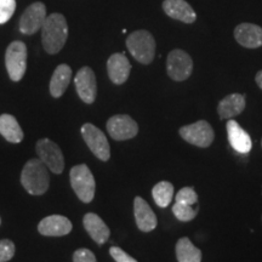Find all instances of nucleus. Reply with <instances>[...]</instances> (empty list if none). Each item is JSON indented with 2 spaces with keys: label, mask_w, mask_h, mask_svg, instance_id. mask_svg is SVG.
Segmentation results:
<instances>
[{
  "label": "nucleus",
  "mask_w": 262,
  "mask_h": 262,
  "mask_svg": "<svg viewBox=\"0 0 262 262\" xmlns=\"http://www.w3.org/2000/svg\"><path fill=\"white\" fill-rule=\"evenodd\" d=\"M40 31L44 50L50 55L58 54L68 38V25L64 16L56 12L49 15Z\"/></svg>",
  "instance_id": "1"
},
{
  "label": "nucleus",
  "mask_w": 262,
  "mask_h": 262,
  "mask_svg": "<svg viewBox=\"0 0 262 262\" xmlns=\"http://www.w3.org/2000/svg\"><path fill=\"white\" fill-rule=\"evenodd\" d=\"M21 183L29 194H44L48 191L49 183H50L47 165L39 158L28 160L22 169Z\"/></svg>",
  "instance_id": "2"
},
{
  "label": "nucleus",
  "mask_w": 262,
  "mask_h": 262,
  "mask_svg": "<svg viewBox=\"0 0 262 262\" xmlns=\"http://www.w3.org/2000/svg\"><path fill=\"white\" fill-rule=\"evenodd\" d=\"M126 48L131 56L142 64H149L156 56V39L146 29H139L127 35Z\"/></svg>",
  "instance_id": "3"
},
{
  "label": "nucleus",
  "mask_w": 262,
  "mask_h": 262,
  "mask_svg": "<svg viewBox=\"0 0 262 262\" xmlns=\"http://www.w3.org/2000/svg\"><path fill=\"white\" fill-rule=\"evenodd\" d=\"M72 188L83 203H90L94 199L96 183L93 172L86 164H80L72 168L70 172Z\"/></svg>",
  "instance_id": "4"
},
{
  "label": "nucleus",
  "mask_w": 262,
  "mask_h": 262,
  "mask_svg": "<svg viewBox=\"0 0 262 262\" xmlns=\"http://www.w3.org/2000/svg\"><path fill=\"white\" fill-rule=\"evenodd\" d=\"M5 66L10 79L19 81L24 78L27 68V47L24 41H12L6 49Z\"/></svg>",
  "instance_id": "5"
},
{
  "label": "nucleus",
  "mask_w": 262,
  "mask_h": 262,
  "mask_svg": "<svg viewBox=\"0 0 262 262\" xmlns=\"http://www.w3.org/2000/svg\"><path fill=\"white\" fill-rule=\"evenodd\" d=\"M166 72L175 81H183L191 77L193 72V60L186 51L173 49L166 58Z\"/></svg>",
  "instance_id": "6"
},
{
  "label": "nucleus",
  "mask_w": 262,
  "mask_h": 262,
  "mask_svg": "<svg viewBox=\"0 0 262 262\" xmlns=\"http://www.w3.org/2000/svg\"><path fill=\"white\" fill-rule=\"evenodd\" d=\"M180 135L191 145L205 148L212 143L215 134L210 124L205 120H199L196 123L182 126L180 129Z\"/></svg>",
  "instance_id": "7"
},
{
  "label": "nucleus",
  "mask_w": 262,
  "mask_h": 262,
  "mask_svg": "<svg viewBox=\"0 0 262 262\" xmlns=\"http://www.w3.org/2000/svg\"><path fill=\"white\" fill-rule=\"evenodd\" d=\"M81 135L91 152L102 162H107L111 157V148L106 135L93 124L86 123L81 126Z\"/></svg>",
  "instance_id": "8"
},
{
  "label": "nucleus",
  "mask_w": 262,
  "mask_h": 262,
  "mask_svg": "<svg viewBox=\"0 0 262 262\" xmlns=\"http://www.w3.org/2000/svg\"><path fill=\"white\" fill-rule=\"evenodd\" d=\"M37 155L39 159L54 173H61L64 169V158L62 150L54 141L41 139L37 142Z\"/></svg>",
  "instance_id": "9"
},
{
  "label": "nucleus",
  "mask_w": 262,
  "mask_h": 262,
  "mask_svg": "<svg viewBox=\"0 0 262 262\" xmlns=\"http://www.w3.org/2000/svg\"><path fill=\"white\" fill-rule=\"evenodd\" d=\"M47 6L44 3H33L25 10L19 18L18 28L22 34L32 35L40 31L45 19H47Z\"/></svg>",
  "instance_id": "10"
},
{
  "label": "nucleus",
  "mask_w": 262,
  "mask_h": 262,
  "mask_svg": "<svg viewBox=\"0 0 262 262\" xmlns=\"http://www.w3.org/2000/svg\"><path fill=\"white\" fill-rule=\"evenodd\" d=\"M107 131L111 137L117 141L130 140L139 133V125L135 120L126 114H117L111 117L107 122Z\"/></svg>",
  "instance_id": "11"
},
{
  "label": "nucleus",
  "mask_w": 262,
  "mask_h": 262,
  "mask_svg": "<svg viewBox=\"0 0 262 262\" xmlns=\"http://www.w3.org/2000/svg\"><path fill=\"white\" fill-rule=\"evenodd\" d=\"M74 84L81 101L88 104L94 103L97 95V83L94 71L90 67H83L78 71Z\"/></svg>",
  "instance_id": "12"
},
{
  "label": "nucleus",
  "mask_w": 262,
  "mask_h": 262,
  "mask_svg": "<svg viewBox=\"0 0 262 262\" xmlns=\"http://www.w3.org/2000/svg\"><path fill=\"white\" fill-rule=\"evenodd\" d=\"M234 38L239 45L247 49H257L262 47V27L255 24L238 25L234 28Z\"/></svg>",
  "instance_id": "13"
},
{
  "label": "nucleus",
  "mask_w": 262,
  "mask_h": 262,
  "mask_svg": "<svg viewBox=\"0 0 262 262\" xmlns=\"http://www.w3.org/2000/svg\"><path fill=\"white\" fill-rule=\"evenodd\" d=\"M72 222L66 216L50 215L39 222V233L47 237H62L72 231Z\"/></svg>",
  "instance_id": "14"
},
{
  "label": "nucleus",
  "mask_w": 262,
  "mask_h": 262,
  "mask_svg": "<svg viewBox=\"0 0 262 262\" xmlns=\"http://www.w3.org/2000/svg\"><path fill=\"white\" fill-rule=\"evenodd\" d=\"M108 77L116 85H122L129 78L131 72V64L126 56L122 52H117L108 58L107 61Z\"/></svg>",
  "instance_id": "15"
},
{
  "label": "nucleus",
  "mask_w": 262,
  "mask_h": 262,
  "mask_svg": "<svg viewBox=\"0 0 262 262\" xmlns=\"http://www.w3.org/2000/svg\"><path fill=\"white\" fill-rule=\"evenodd\" d=\"M163 10L169 17L183 24L191 25L196 19V14L186 0H164Z\"/></svg>",
  "instance_id": "16"
},
{
  "label": "nucleus",
  "mask_w": 262,
  "mask_h": 262,
  "mask_svg": "<svg viewBox=\"0 0 262 262\" xmlns=\"http://www.w3.org/2000/svg\"><path fill=\"white\" fill-rule=\"evenodd\" d=\"M134 215L136 225L142 232H150L157 227V216L145 199L136 196L134 201Z\"/></svg>",
  "instance_id": "17"
},
{
  "label": "nucleus",
  "mask_w": 262,
  "mask_h": 262,
  "mask_svg": "<svg viewBox=\"0 0 262 262\" xmlns=\"http://www.w3.org/2000/svg\"><path fill=\"white\" fill-rule=\"evenodd\" d=\"M227 135L229 145L232 146V148L234 150L242 153V155L250 152L251 147H253V142H251L250 136H249L247 131L233 119L227 122Z\"/></svg>",
  "instance_id": "18"
},
{
  "label": "nucleus",
  "mask_w": 262,
  "mask_h": 262,
  "mask_svg": "<svg viewBox=\"0 0 262 262\" xmlns=\"http://www.w3.org/2000/svg\"><path fill=\"white\" fill-rule=\"evenodd\" d=\"M84 228L86 229L88 233L90 234V237L94 239V242H96L97 244L102 245L106 243L110 238L111 231L108 228V226L104 224V221L100 216L94 214V212H89L84 216L83 220Z\"/></svg>",
  "instance_id": "19"
},
{
  "label": "nucleus",
  "mask_w": 262,
  "mask_h": 262,
  "mask_svg": "<svg viewBox=\"0 0 262 262\" xmlns=\"http://www.w3.org/2000/svg\"><path fill=\"white\" fill-rule=\"evenodd\" d=\"M245 108V96L242 94H231L222 98L217 106L221 119H231L241 114Z\"/></svg>",
  "instance_id": "20"
},
{
  "label": "nucleus",
  "mask_w": 262,
  "mask_h": 262,
  "mask_svg": "<svg viewBox=\"0 0 262 262\" xmlns=\"http://www.w3.org/2000/svg\"><path fill=\"white\" fill-rule=\"evenodd\" d=\"M72 79V68L68 64H60L57 66L56 70L54 71L51 80H50V94L52 97L58 98L64 94L67 90L68 85Z\"/></svg>",
  "instance_id": "21"
},
{
  "label": "nucleus",
  "mask_w": 262,
  "mask_h": 262,
  "mask_svg": "<svg viewBox=\"0 0 262 262\" xmlns=\"http://www.w3.org/2000/svg\"><path fill=\"white\" fill-rule=\"evenodd\" d=\"M0 134L6 141L11 143H19L24 140V131L16 118L11 114L0 116Z\"/></svg>",
  "instance_id": "22"
},
{
  "label": "nucleus",
  "mask_w": 262,
  "mask_h": 262,
  "mask_svg": "<svg viewBox=\"0 0 262 262\" xmlns=\"http://www.w3.org/2000/svg\"><path fill=\"white\" fill-rule=\"evenodd\" d=\"M176 257L179 262H201L202 253L188 238H181L176 244Z\"/></svg>",
  "instance_id": "23"
},
{
  "label": "nucleus",
  "mask_w": 262,
  "mask_h": 262,
  "mask_svg": "<svg viewBox=\"0 0 262 262\" xmlns=\"http://www.w3.org/2000/svg\"><path fill=\"white\" fill-rule=\"evenodd\" d=\"M152 195L156 204L160 208H166L172 201L173 186L168 181H162L153 187Z\"/></svg>",
  "instance_id": "24"
},
{
  "label": "nucleus",
  "mask_w": 262,
  "mask_h": 262,
  "mask_svg": "<svg viewBox=\"0 0 262 262\" xmlns=\"http://www.w3.org/2000/svg\"><path fill=\"white\" fill-rule=\"evenodd\" d=\"M196 211L198 209H193L192 205H186V204H181V203H176L172 206V212L175 215V217L178 220L182 221V222H187L191 221L195 217Z\"/></svg>",
  "instance_id": "25"
},
{
  "label": "nucleus",
  "mask_w": 262,
  "mask_h": 262,
  "mask_svg": "<svg viewBox=\"0 0 262 262\" xmlns=\"http://www.w3.org/2000/svg\"><path fill=\"white\" fill-rule=\"evenodd\" d=\"M176 203H181L186 205H194L198 203V194L192 187H185L180 189L175 198Z\"/></svg>",
  "instance_id": "26"
},
{
  "label": "nucleus",
  "mask_w": 262,
  "mask_h": 262,
  "mask_svg": "<svg viewBox=\"0 0 262 262\" xmlns=\"http://www.w3.org/2000/svg\"><path fill=\"white\" fill-rule=\"evenodd\" d=\"M16 10V0H0V25L6 24Z\"/></svg>",
  "instance_id": "27"
},
{
  "label": "nucleus",
  "mask_w": 262,
  "mask_h": 262,
  "mask_svg": "<svg viewBox=\"0 0 262 262\" xmlns=\"http://www.w3.org/2000/svg\"><path fill=\"white\" fill-rule=\"evenodd\" d=\"M15 244L10 239L0 241V262H8L14 257Z\"/></svg>",
  "instance_id": "28"
},
{
  "label": "nucleus",
  "mask_w": 262,
  "mask_h": 262,
  "mask_svg": "<svg viewBox=\"0 0 262 262\" xmlns=\"http://www.w3.org/2000/svg\"><path fill=\"white\" fill-rule=\"evenodd\" d=\"M73 262H97V260L93 251L81 248L73 254Z\"/></svg>",
  "instance_id": "29"
},
{
  "label": "nucleus",
  "mask_w": 262,
  "mask_h": 262,
  "mask_svg": "<svg viewBox=\"0 0 262 262\" xmlns=\"http://www.w3.org/2000/svg\"><path fill=\"white\" fill-rule=\"evenodd\" d=\"M111 256L114 258L116 262H137L135 258L131 257L129 254H126L123 249L118 247H112L110 249Z\"/></svg>",
  "instance_id": "30"
},
{
  "label": "nucleus",
  "mask_w": 262,
  "mask_h": 262,
  "mask_svg": "<svg viewBox=\"0 0 262 262\" xmlns=\"http://www.w3.org/2000/svg\"><path fill=\"white\" fill-rule=\"evenodd\" d=\"M255 81H256V84L258 85V88L262 90V71L257 72L256 77H255Z\"/></svg>",
  "instance_id": "31"
},
{
  "label": "nucleus",
  "mask_w": 262,
  "mask_h": 262,
  "mask_svg": "<svg viewBox=\"0 0 262 262\" xmlns=\"http://www.w3.org/2000/svg\"><path fill=\"white\" fill-rule=\"evenodd\" d=\"M261 145H262V141H261Z\"/></svg>",
  "instance_id": "32"
},
{
  "label": "nucleus",
  "mask_w": 262,
  "mask_h": 262,
  "mask_svg": "<svg viewBox=\"0 0 262 262\" xmlns=\"http://www.w3.org/2000/svg\"><path fill=\"white\" fill-rule=\"evenodd\" d=\"M0 222H2V221H0Z\"/></svg>",
  "instance_id": "33"
}]
</instances>
